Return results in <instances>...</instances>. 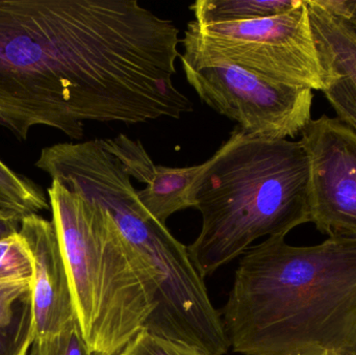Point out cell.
<instances>
[{"mask_svg":"<svg viewBox=\"0 0 356 355\" xmlns=\"http://www.w3.org/2000/svg\"><path fill=\"white\" fill-rule=\"evenodd\" d=\"M181 39L137 0H0V129L141 124L194 110L175 87Z\"/></svg>","mask_w":356,"mask_h":355,"instance_id":"1","label":"cell"},{"mask_svg":"<svg viewBox=\"0 0 356 355\" xmlns=\"http://www.w3.org/2000/svg\"><path fill=\"white\" fill-rule=\"evenodd\" d=\"M221 317L238 354L356 355V239L251 246Z\"/></svg>","mask_w":356,"mask_h":355,"instance_id":"2","label":"cell"},{"mask_svg":"<svg viewBox=\"0 0 356 355\" xmlns=\"http://www.w3.org/2000/svg\"><path fill=\"white\" fill-rule=\"evenodd\" d=\"M201 165L190 201L202 223L186 248L203 277L259 238H286L311 222L309 162L299 142L251 137L236 127Z\"/></svg>","mask_w":356,"mask_h":355,"instance_id":"3","label":"cell"},{"mask_svg":"<svg viewBox=\"0 0 356 355\" xmlns=\"http://www.w3.org/2000/svg\"><path fill=\"white\" fill-rule=\"evenodd\" d=\"M81 335L95 355H119L156 310L152 279L108 210L52 181L48 189Z\"/></svg>","mask_w":356,"mask_h":355,"instance_id":"4","label":"cell"},{"mask_svg":"<svg viewBox=\"0 0 356 355\" xmlns=\"http://www.w3.org/2000/svg\"><path fill=\"white\" fill-rule=\"evenodd\" d=\"M180 60L225 63L286 85L323 89L322 68L307 1L271 18L203 24L190 21Z\"/></svg>","mask_w":356,"mask_h":355,"instance_id":"5","label":"cell"},{"mask_svg":"<svg viewBox=\"0 0 356 355\" xmlns=\"http://www.w3.org/2000/svg\"><path fill=\"white\" fill-rule=\"evenodd\" d=\"M181 62L188 85L203 104L254 138L286 140L312 120L313 90L286 85L225 63Z\"/></svg>","mask_w":356,"mask_h":355,"instance_id":"6","label":"cell"},{"mask_svg":"<svg viewBox=\"0 0 356 355\" xmlns=\"http://www.w3.org/2000/svg\"><path fill=\"white\" fill-rule=\"evenodd\" d=\"M299 143L309 162L311 222L330 238L356 239V133L322 115Z\"/></svg>","mask_w":356,"mask_h":355,"instance_id":"7","label":"cell"},{"mask_svg":"<svg viewBox=\"0 0 356 355\" xmlns=\"http://www.w3.org/2000/svg\"><path fill=\"white\" fill-rule=\"evenodd\" d=\"M19 233L33 256L35 340L47 339L77 320L68 272L52 221L39 214L24 217Z\"/></svg>","mask_w":356,"mask_h":355,"instance_id":"8","label":"cell"},{"mask_svg":"<svg viewBox=\"0 0 356 355\" xmlns=\"http://www.w3.org/2000/svg\"><path fill=\"white\" fill-rule=\"evenodd\" d=\"M322 68V93L343 124L356 133V31L318 0H305Z\"/></svg>","mask_w":356,"mask_h":355,"instance_id":"9","label":"cell"},{"mask_svg":"<svg viewBox=\"0 0 356 355\" xmlns=\"http://www.w3.org/2000/svg\"><path fill=\"white\" fill-rule=\"evenodd\" d=\"M100 142L131 179L145 185V189L137 190L138 197L156 220L166 224L175 213L192 208L190 188L202 165L166 167L154 164L141 141L123 133L100 139Z\"/></svg>","mask_w":356,"mask_h":355,"instance_id":"10","label":"cell"},{"mask_svg":"<svg viewBox=\"0 0 356 355\" xmlns=\"http://www.w3.org/2000/svg\"><path fill=\"white\" fill-rule=\"evenodd\" d=\"M35 337L31 281L0 283V355H27Z\"/></svg>","mask_w":356,"mask_h":355,"instance_id":"11","label":"cell"},{"mask_svg":"<svg viewBox=\"0 0 356 355\" xmlns=\"http://www.w3.org/2000/svg\"><path fill=\"white\" fill-rule=\"evenodd\" d=\"M303 0H197L190 6L194 20L203 24L259 20L286 14Z\"/></svg>","mask_w":356,"mask_h":355,"instance_id":"12","label":"cell"},{"mask_svg":"<svg viewBox=\"0 0 356 355\" xmlns=\"http://www.w3.org/2000/svg\"><path fill=\"white\" fill-rule=\"evenodd\" d=\"M49 208V201L39 185L0 160V208L24 218Z\"/></svg>","mask_w":356,"mask_h":355,"instance_id":"13","label":"cell"},{"mask_svg":"<svg viewBox=\"0 0 356 355\" xmlns=\"http://www.w3.org/2000/svg\"><path fill=\"white\" fill-rule=\"evenodd\" d=\"M33 256L24 238L15 233L0 239V283L31 281Z\"/></svg>","mask_w":356,"mask_h":355,"instance_id":"14","label":"cell"},{"mask_svg":"<svg viewBox=\"0 0 356 355\" xmlns=\"http://www.w3.org/2000/svg\"><path fill=\"white\" fill-rule=\"evenodd\" d=\"M27 355H95L88 347L77 320L47 339L33 341Z\"/></svg>","mask_w":356,"mask_h":355,"instance_id":"15","label":"cell"},{"mask_svg":"<svg viewBox=\"0 0 356 355\" xmlns=\"http://www.w3.org/2000/svg\"><path fill=\"white\" fill-rule=\"evenodd\" d=\"M119 355H207L196 348L142 329Z\"/></svg>","mask_w":356,"mask_h":355,"instance_id":"16","label":"cell"},{"mask_svg":"<svg viewBox=\"0 0 356 355\" xmlns=\"http://www.w3.org/2000/svg\"><path fill=\"white\" fill-rule=\"evenodd\" d=\"M326 10L346 21L356 31V0H318Z\"/></svg>","mask_w":356,"mask_h":355,"instance_id":"17","label":"cell"},{"mask_svg":"<svg viewBox=\"0 0 356 355\" xmlns=\"http://www.w3.org/2000/svg\"><path fill=\"white\" fill-rule=\"evenodd\" d=\"M22 219L15 213L0 208V239L18 233Z\"/></svg>","mask_w":356,"mask_h":355,"instance_id":"18","label":"cell"}]
</instances>
